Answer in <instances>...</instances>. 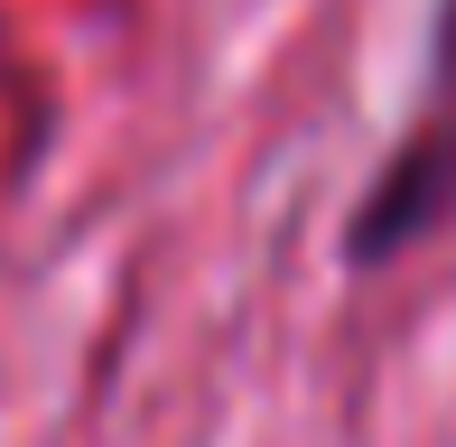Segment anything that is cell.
Listing matches in <instances>:
<instances>
[{
	"mask_svg": "<svg viewBox=\"0 0 456 447\" xmlns=\"http://www.w3.org/2000/svg\"><path fill=\"white\" fill-rule=\"evenodd\" d=\"M447 224H456V0H428L401 140L382 150V168L363 177L354 215H345V271L372 280L391 261H410L419 242H438Z\"/></svg>",
	"mask_w": 456,
	"mask_h": 447,
	"instance_id": "obj_1",
	"label": "cell"
}]
</instances>
